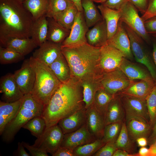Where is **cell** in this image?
<instances>
[{
  "instance_id": "6da1fadb",
  "label": "cell",
  "mask_w": 156,
  "mask_h": 156,
  "mask_svg": "<svg viewBox=\"0 0 156 156\" xmlns=\"http://www.w3.org/2000/svg\"><path fill=\"white\" fill-rule=\"evenodd\" d=\"M81 87V82L71 77L61 83L43 106L41 116L45 121L46 128L57 124L61 119L85 107Z\"/></svg>"
},
{
  "instance_id": "7a4b0ae2",
  "label": "cell",
  "mask_w": 156,
  "mask_h": 156,
  "mask_svg": "<svg viewBox=\"0 0 156 156\" xmlns=\"http://www.w3.org/2000/svg\"><path fill=\"white\" fill-rule=\"evenodd\" d=\"M34 21L20 0H0V36L31 38Z\"/></svg>"
},
{
  "instance_id": "3957f363",
  "label": "cell",
  "mask_w": 156,
  "mask_h": 156,
  "mask_svg": "<svg viewBox=\"0 0 156 156\" xmlns=\"http://www.w3.org/2000/svg\"><path fill=\"white\" fill-rule=\"evenodd\" d=\"M100 48L87 43L73 47L61 46L62 52L69 66L71 77L81 81L101 76L102 74L99 68Z\"/></svg>"
},
{
  "instance_id": "277c9868",
  "label": "cell",
  "mask_w": 156,
  "mask_h": 156,
  "mask_svg": "<svg viewBox=\"0 0 156 156\" xmlns=\"http://www.w3.org/2000/svg\"><path fill=\"white\" fill-rule=\"evenodd\" d=\"M36 75L34 86L31 94L34 98L43 106L48 102L61 83L49 66L34 58H29Z\"/></svg>"
},
{
  "instance_id": "5b68a950",
  "label": "cell",
  "mask_w": 156,
  "mask_h": 156,
  "mask_svg": "<svg viewBox=\"0 0 156 156\" xmlns=\"http://www.w3.org/2000/svg\"><path fill=\"white\" fill-rule=\"evenodd\" d=\"M43 107L31 93L24 95L18 112L6 125L1 135L3 141L9 142L12 141L17 132L29 120L41 116Z\"/></svg>"
},
{
  "instance_id": "8992f818",
  "label": "cell",
  "mask_w": 156,
  "mask_h": 156,
  "mask_svg": "<svg viewBox=\"0 0 156 156\" xmlns=\"http://www.w3.org/2000/svg\"><path fill=\"white\" fill-rule=\"evenodd\" d=\"M123 24L130 40L131 49L134 57L137 62L145 66L156 82V67L144 47L143 40L134 31Z\"/></svg>"
},
{
  "instance_id": "52a82bcc",
  "label": "cell",
  "mask_w": 156,
  "mask_h": 156,
  "mask_svg": "<svg viewBox=\"0 0 156 156\" xmlns=\"http://www.w3.org/2000/svg\"><path fill=\"white\" fill-rule=\"evenodd\" d=\"M120 10L121 15L119 21L134 31L143 40L148 42L149 35L146 32L144 22L139 16V11L135 6L129 0Z\"/></svg>"
},
{
  "instance_id": "ba28073f",
  "label": "cell",
  "mask_w": 156,
  "mask_h": 156,
  "mask_svg": "<svg viewBox=\"0 0 156 156\" xmlns=\"http://www.w3.org/2000/svg\"><path fill=\"white\" fill-rule=\"evenodd\" d=\"M99 81L101 87L109 93L116 95L128 86L130 80L118 68L103 73Z\"/></svg>"
},
{
  "instance_id": "9c48e42d",
  "label": "cell",
  "mask_w": 156,
  "mask_h": 156,
  "mask_svg": "<svg viewBox=\"0 0 156 156\" xmlns=\"http://www.w3.org/2000/svg\"><path fill=\"white\" fill-rule=\"evenodd\" d=\"M64 134L58 124L46 128L37 138L33 146L42 148L52 155L60 146Z\"/></svg>"
},
{
  "instance_id": "30bf717a",
  "label": "cell",
  "mask_w": 156,
  "mask_h": 156,
  "mask_svg": "<svg viewBox=\"0 0 156 156\" xmlns=\"http://www.w3.org/2000/svg\"><path fill=\"white\" fill-rule=\"evenodd\" d=\"M88 29L83 11H79L70 34L62 43V46L73 47L87 43L86 35Z\"/></svg>"
},
{
  "instance_id": "8fae6325",
  "label": "cell",
  "mask_w": 156,
  "mask_h": 156,
  "mask_svg": "<svg viewBox=\"0 0 156 156\" xmlns=\"http://www.w3.org/2000/svg\"><path fill=\"white\" fill-rule=\"evenodd\" d=\"M114 47L107 44L100 48L99 68L102 74L119 68L124 58Z\"/></svg>"
},
{
  "instance_id": "7c38bea8",
  "label": "cell",
  "mask_w": 156,
  "mask_h": 156,
  "mask_svg": "<svg viewBox=\"0 0 156 156\" xmlns=\"http://www.w3.org/2000/svg\"><path fill=\"white\" fill-rule=\"evenodd\" d=\"M120 96L125 114V119L138 117L149 122L146 99L122 94Z\"/></svg>"
},
{
  "instance_id": "4fadbf2b",
  "label": "cell",
  "mask_w": 156,
  "mask_h": 156,
  "mask_svg": "<svg viewBox=\"0 0 156 156\" xmlns=\"http://www.w3.org/2000/svg\"><path fill=\"white\" fill-rule=\"evenodd\" d=\"M13 75L23 94L31 93L34 86L36 75L29 59L24 61L21 68L15 71Z\"/></svg>"
},
{
  "instance_id": "5bb4252c",
  "label": "cell",
  "mask_w": 156,
  "mask_h": 156,
  "mask_svg": "<svg viewBox=\"0 0 156 156\" xmlns=\"http://www.w3.org/2000/svg\"><path fill=\"white\" fill-rule=\"evenodd\" d=\"M96 139L89 132L85 124L76 131L64 134L60 147L73 150Z\"/></svg>"
},
{
  "instance_id": "9a60e30c",
  "label": "cell",
  "mask_w": 156,
  "mask_h": 156,
  "mask_svg": "<svg viewBox=\"0 0 156 156\" xmlns=\"http://www.w3.org/2000/svg\"><path fill=\"white\" fill-rule=\"evenodd\" d=\"M107 44L118 49L123 54L124 57L130 60L133 58L131 49L130 40L123 24L119 21L116 31Z\"/></svg>"
},
{
  "instance_id": "2e32d148",
  "label": "cell",
  "mask_w": 156,
  "mask_h": 156,
  "mask_svg": "<svg viewBox=\"0 0 156 156\" xmlns=\"http://www.w3.org/2000/svg\"><path fill=\"white\" fill-rule=\"evenodd\" d=\"M86 122L88 129L96 139H101L106 125L105 118L93 104L86 109Z\"/></svg>"
},
{
  "instance_id": "e0dca14e",
  "label": "cell",
  "mask_w": 156,
  "mask_h": 156,
  "mask_svg": "<svg viewBox=\"0 0 156 156\" xmlns=\"http://www.w3.org/2000/svg\"><path fill=\"white\" fill-rule=\"evenodd\" d=\"M62 44L47 40L33 53L34 58L49 66L62 54Z\"/></svg>"
},
{
  "instance_id": "ac0fdd59",
  "label": "cell",
  "mask_w": 156,
  "mask_h": 156,
  "mask_svg": "<svg viewBox=\"0 0 156 156\" xmlns=\"http://www.w3.org/2000/svg\"><path fill=\"white\" fill-rule=\"evenodd\" d=\"M0 91L2 94L3 101L5 102L15 101L24 95L16 82L13 74H8L1 77Z\"/></svg>"
},
{
  "instance_id": "d6986e66",
  "label": "cell",
  "mask_w": 156,
  "mask_h": 156,
  "mask_svg": "<svg viewBox=\"0 0 156 156\" xmlns=\"http://www.w3.org/2000/svg\"><path fill=\"white\" fill-rule=\"evenodd\" d=\"M126 127L129 137L135 142L138 138L144 137L148 139L150 135L152 128L149 122L141 118L133 117L125 119Z\"/></svg>"
},
{
  "instance_id": "ffe728a7",
  "label": "cell",
  "mask_w": 156,
  "mask_h": 156,
  "mask_svg": "<svg viewBox=\"0 0 156 156\" xmlns=\"http://www.w3.org/2000/svg\"><path fill=\"white\" fill-rule=\"evenodd\" d=\"M0 42L4 47L12 50L24 56L38 47L31 38H20L0 36Z\"/></svg>"
},
{
  "instance_id": "44dd1931",
  "label": "cell",
  "mask_w": 156,
  "mask_h": 156,
  "mask_svg": "<svg viewBox=\"0 0 156 156\" xmlns=\"http://www.w3.org/2000/svg\"><path fill=\"white\" fill-rule=\"evenodd\" d=\"M156 84L154 80H131L128 86L118 94L146 99Z\"/></svg>"
},
{
  "instance_id": "7402d4cb",
  "label": "cell",
  "mask_w": 156,
  "mask_h": 156,
  "mask_svg": "<svg viewBox=\"0 0 156 156\" xmlns=\"http://www.w3.org/2000/svg\"><path fill=\"white\" fill-rule=\"evenodd\" d=\"M86 122V109L83 107L61 119L57 124L65 134L76 131Z\"/></svg>"
},
{
  "instance_id": "603a6c76",
  "label": "cell",
  "mask_w": 156,
  "mask_h": 156,
  "mask_svg": "<svg viewBox=\"0 0 156 156\" xmlns=\"http://www.w3.org/2000/svg\"><path fill=\"white\" fill-rule=\"evenodd\" d=\"M93 26L86 33L87 43L93 47L100 48L107 44L108 40L105 21L103 18Z\"/></svg>"
},
{
  "instance_id": "cb8c5ba5",
  "label": "cell",
  "mask_w": 156,
  "mask_h": 156,
  "mask_svg": "<svg viewBox=\"0 0 156 156\" xmlns=\"http://www.w3.org/2000/svg\"><path fill=\"white\" fill-rule=\"evenodd\" d=\"M119 68L130 81L154 80L147 69L131 62L125 57L123 59Z\"/></svg>"
},
{
  "instance_id": "d4e9b609",
  "label": "cell",
  "mask_w": 156,
  "mask_h": 156,
  "mask_svg": "<svg viewBox=\"0 0 156 156\" xmlns=\"http://www.w3.org/2000/svg\"><path fill=\"white\" fill-rule=\"evenodd\" d=\"M23 96L12 102L0 101V134L1 135L6 125L14 118L21 105Z\"/></svg>"
},
{
  "instance_id": "484cf974",
  "label": "cell",
  "mask_w": 156,
  "mask_h": 156,
  "mask_svg": "<svg viewBox=\"0 0 156 156\" xmlns=\"http://www.w3.org/2000/svg\"><path fill=\"white\" fill-rule=\"evenodd\" d=\"M97 8L105 21L108 40L111 38L116 31L121 16V11L110 8L103 4L98 5Z\"/></svg>"
},
{
  "instance_id": "4316f807",
  "label": "cell",
  "mask_w": 156,
  "mask_h": 156,
  "mask_svg": "<svg viewBox=\"0 0 156 156\" xmlns=\"http://www.w3.org/2000/svg\"><path fill=\"white\" fill-rule=\"evenodd\" d=\"M125 109L119 95H116L109 103L105 116L106 125L125 120Z\"/></svg>"
},
{
  "instance_id": "83f0119b",
  "label": "cell",
  "mask_w": 156,
  "mask_h": 156,
  "mask_svg": "<svg viewBox=\"0 0 156 156\" xmlns=\"http://www.w3.org/2000/svg\"><path fill=\"white\" fill-rule=\"evenodd\" d=\"M48 30V22L45 15L34 20L31 31V38L38 47L47 40Z\"/></svg>"
},
{
  "instance_id": "f1b7e54d",
  "label": "cell",
  "mask_w": 156,
  "mask_h": 156,
  "mask_svg": "<svg viewBox=\"0 0 156 156\" xmlns=\"http://www.w3.org/2000/svg\"><path fill=\"white\" fill-rule=\"evenodd\" d=\"M47 19L48 22L47 40L62 44L68 36L70 30L63 27L53 18L48 17Z\"/></svg>"
},
{
  "instance_id": "f546056e",
  "label": "cell",
  "mask_w": 156,
  "mask_h": 156,
  "mask_svg": "<svg viewBox=\"0 0 156 156\" xmlns=\"http://www.w3.org/2000/svg\"><path fill=\"white\" fill-rule=\"evenodd\" d=\"M100 78H90L80 81L83 89V100L86 109L93 104L96 93L101 87Z\"/></svg>"
},
{
  "instance_id": "4dcf8cb0",
  "label": "cell",
  "mask_w": 156,
  "mask_h": 156,
  "mask_svg": "<svg viewBox=\"0 0 156 156\" xmlns=\"http://www.w3.org/2000/svg\"><path fill=\"white\" fill-rule=\"evenodd\" d=\"M49 66L61 83L66 81L71 78L69 66L62 53L57 59Z\"/></svg>"
},
{
  "instance_id": "1f68e13d",
  "label": "cell",
  "mask_w": 156,
  "mask_h": 156,
  "mask_svg": "<svg viewBox=\"0 0 156 156\" xmlns=\"http://www.w3.org/2000/svg\"><path fill=\"white\" fill-rule=\"evenodd\" d=\"M84 18L88 27L94 26L103 18L92 0H81Z\"/></svg>"
},
{
  "instance_id": "d6a6232c",
  "label": "cell",
  "mask_w": 156,
  "mask_h": 156,
  "mask_svg": "<svg viewBox=\"0 0 156 156\" xmlns=\"http://www.w3.org/2000/svg\"><path fill=\"white\" fill-rule=\"evenodd\" d=\"M23 3L31 14L34 20L46 16L49 6V0H24Z\"/></svg>"
},
{
  "instance_id": "836d02e7",
  "label": "cell",
  "mask_w": 156,
  "mask_h": 156,
  "mask_svg": "<svg viewBox=\"0 0 156 156\" xmlns=\"http://www.w3.org/2000/svg\"><path fill=\"white\" fill-rule=\"evenodd\" d=\"M78 12L74 4L63 12L55 16L53 18L63 27L70 30Z\"/></svg>"
},
{
  "instance_id": "e575fe53",
  "label": "cell",
  "mask_w": 156,
  "mask_h": 156,
  "mask_svg": "<svg viewBox=\"0 0 156 156\" xmlns=\"http://www.w3.org/2000/svg\"><path fill=\"white\" fill-rule=\"evenodd\" d=\"M135 142L129 136L125 120L123 122L120 132L115 142L117 148L125 150L131 154H135L137 153Z\"/></svg>"
},
{
  "instance_id": "d590c367",
  "label": "cell",
  "mask_w": 156,
  "mask_h": 156,
  "mask_svg": "<svg viewBox=\"0 0 156 156\" xmlns=\"http://www.w3.org/2000/svg\"><path fill=\"white\" fill-rule=\"evenodd\" d=\"M115 95L109 93L101 87L96 93L93 104L105 118L108 106Z\"/></svg>"
},
{
  "instance_id": "8d00e7d4",
  "label": "cell",
  "mask_w": 156,
  "mask_h": 156,
  "mask_svg": "<svg viewBox=\"0 0 156 156\" xmlns=\"http://www.w3.org/2000/svg\"><path fill=\"white\" fill-rule=\"evenodd\" d=\"M44 119L41 116L35 117L29 120L23 128L29 131L37 138L40 137L46 128Z\"/></svg>"
},
{
  "instance_id": "74e56055",
  "label": "cell",
  "mask_w": 156,
  "mask_h": 156,
  "mask_svg": "<svg viewBox=\"0 0 156 156\" xmlns=\"http://www.w3.org/2000/svg\"><path fill=\"white\" fill-rule=\"evenodd\" d=\"M105 143L101 139H97L94 141L79 146L73 150L75 156H92Z\"/></svg>"
},
{
  "instance_id": "f35d334b",
  "label": "cell",
  "mask_w": 156,
  "mask_h": 156,
  "mask_svg": "<svg viewBox=\"0 0 156 156\" xmlns=\"http://www.w3.org/2000/svg\"><path fill=\"white\" fill-rule=\"evenodd\" d=\"M74 4L72 0H49V6L46 16L53 18Z\"/></svg>"
},
{
  "instance_id": "ab89813d",
  "label": "cell",
  "mask_w": 156,
  "mask_h": 156,
  "mask_svg": "<svg viewBox=\"0 0 156 156\" xmlns=\"http://www.w3.org/2000/svg\"><path fill=\"white\" fill-rule=\"evenodd\" d=\"M123 121L112 123L106 125L101 139L104 143L116 142L120 132Z\"/></svg>"
},
{
  "instance_id": "60d3db41",
  "label": "cell",
  "mask_w": 156,
  "mask_h": 156,
  "mask_svg": "<svg viewBox=\"0 0 156 156\" xmlns=\"http://www.w3.org/2000/svg\"><path fill=\"white\" fill-rule=\"evenodd\" d=\"M25 56L11 49L0 47V63L2 64L18 62L23 60Z\"/></svg>"
},
{
  "instance_id": "b9f144b4",
  "label": "cell",
  "mask_w": 156,
  "mask_h": 156,
  "mask_svg": "<svg viewBox=\"0 0 156 156\" xmlns=\"http://www.w3.org/2000/svg\"><path fill=\"white\" fill-rule=\"evenodd\" d=\"M149 118L152 128L156 122V84L146 99Z\"/></svg>"
},
{
  "instance_id": "7bdbcfd3",
  "label": "cell",
  "mask_w": 156,
  "mask_h": 156,
  "mask_svg": "<svg viewBox=\"0 0 156 156\" xmlns=\"http://www.w3.org/2000/svg\"><path fill=\"white\" fill-rule=\"evenodd\" d=\"M117 149L115 142H108L100 148L92 156H113Z\"/></svg>"
},
{
  "instance_id": "ee69618b",
  "label": "cell",
  "mask_w": 156,
  "mask_h": 156,
  "mask_svg": "<svg viewBox=\"0 0 156 156\" xmlns=\"http://www.w3.org/2000/svg\"><path fill=\"white\" fill-rule=\"evenodd\" d=\"M156 16V0H149L148 8L141 18L144 22L147 19Z\"/></svg>"
},
{
  "instance_id": "f6af8a7d",
  "label": "cell",
  "mask_w": 156,
  "mask_h": 156,
  "mask_svg": "<svg viewBox=\"0 0 156 156\" xmlns=\"http://www.w3.org/2000/svg\"><path fill=\"white\" fill-rule=\"evenodd\" d=\"M22 143L24 147L27 149L31 155L33 156H48L47 153L44 149L30 145L27 143L23 141Z\"/></svg>"
},
{
  "instance_id": "bcb514c9",
  "label": "cell",
  "mask_w": 156,
  "mask_h": 156,
  "mask_svg": "<svg viewBox=\"0 0 156 156\" xmlns=\"http://www.w3.org/2000/svg\"><path fill=\"white\" fill-rule=\"evenodd\" d=\"M146 30L150 35L156 34V16L149 18L144 22Z\"/></svg>"
},
{
  "instance_id": "7dc6e473",
  "label": "cell",
  "mask_w": 156,
  "mask_h": 156,
  "mask_svg": "<svg viewBox=\"0 0 156 156\" xmlns=\"http://www.w3.org/2000/svg\"><path fill=\"white\" fill-rule=\"evenodd\" d=\"M142 15L146 11L149 0H129Z\"/></svg>"
},
{
  "instance_id": "c3c4849f",
  "label": "cell",
  "mask_w": 156,
  "mask_h": 156,
  "mask_svg": "<svg viewBox=\"0 0 156 156\" xmlns=\"http://www.w3.org/2000/svg\"><path fill=\"white\" fill-rule=\"evenodd\" d=\"M129 0H107L103 4L108 8L116 10H120L122 5Z\"/></svg>"
},
{
  "instance_id": "681fc988",
  "label": "cell",
  "mask_w": 156,
  "mask_h": 156,
  "mask_svg": "<svg viewBox=\"0 0 156 156\" xmlns=\"http://www.w3.org/2000/svg\"><path fill=\"white\" fill-rule=\"evenodd\" d=\"M52 155L53 156H75L73 150L60 147Z\"/></svg>"
},
{
  "instance_id": "f907efd6",
  "label": "cell",
  "mask_w": 156,
  "mask_h": 156,
  "mask_svg": "<svg viewBox=\"0 0 156 156\" xmlns=\"http://www.w3.org/2000/svg\"><path fill=\"white\" fill-rule=\"evenodd\" d=\"M147 140L148 144L149 146L156 142V122L152 128L151 134Z\"/></svg>"
},
{
  "instance_id": "816d5d0a",
  "label": "cell",
  "mask_w": 156,
  "mask_h": 156,
  "mask_svg": "<svg viewBox=\"0 0 156 156\" xmlns=\"http://www.w3.org/2000/svg\"><path fill=\"white\" fill-rule=\"evenodd\" d=\"M113 156H138V153L134 154H131L125 150L117 149Z\"/></svg>"
},
{
  "instance_id": "f5cc1de1",
  "label": "cell",
  "mask_w": 156,
  "mask_h": 156,
  "mask_svg": "<svg viewBox=\"0 0 156 156\" xmlns=\"http://www.w3.org/2000/svg\"><path fill=\"white\" fill-rule=\"evenodd\" d=\"M24 147L22 142L18 143L17 149V155L20 156H29L30 154L27 153L24 149Z\"/></svg>"
},
{
  "instance_id": "db71d44e",
  "label": "cell",
  "mask_w": 156,
  "mask_h": 156,
  "mask_svg": "<svg viewBox=\"0 0 156 156\" xmlns=\"http://www.w3.org/2000/svg\"><path fill=\"white\" fill-rule=\"evenodd\" d=\"M135 142L138 146L140 147H145L148 145L147 139L144 137L138 138L136 140Z\"/></svg>"
},
{
  "instance_id": "11a10c76",
  "label": "cell",
  "mask_w": 156,
  "mask_h": 156,
  "mask_svg": "<svg viewBox=\"0 0 156 156\" xmlns=\"http://www.w3.org/2000/svg\"><path fill=\"white\" fill-rule=\"evenodd\" d=\"M149 150L145 147H141L138 153V156H149Z\"/></svg>"
},
{
  "instance_id": "9f6ffc18",
  "label": "cell",
  "mask_w": 156,
  "mask_h": 156,
  "mask_svg": "<svg viewBox=\"0 0 156 156\" xmlns=\"http://www.w3.org/2000/svg\"><path fill=\"white\" fill-rule=\"evenodd\" d=\"M149 156H156V142L150 146Z\"/></svg>"
},
{
  "instance_id": "6f0895ef",
  "label": "cell",
  "mask_w": 156,
  "mask_h": 156,
  "mask_svg": "<svg viewBox=\"0 0 156 156\" xmlns=\"http://www.w3.org/2000/svg\"><path fill=\"white\" fill-rule=\"evenodd\" d=\"M77 8L79 11L83 12V9L82 6L81 0H72Z\"/></svg>"
},
{
  "instance_id": "680465c9",
  "label": "cell",
  "mask_w": 156,
  "mask_h": 156,
  "mask_svg": "<svg viewBox=\"0 0 156 156\" xmlns=\"http://www.w3.org/2000/svg\"><path fill=\"white\" fill-rule=\"evenodd\" d=\"M153 60L156 67V41L153 44Z\"/></svg>"
},
{
  "instance_id": "91938a15",
  "label": "cell",
  "mask_w": 156,
  "mask_h": 156,
  "mask_svg": "<svg viewBox=\"0 0 156 156\" xmlns=\"http://www.w3.org/2000/svg\"><path fill=\"white\" fill-rule=\"evenodd\" d=\"M94 2L100 3L101 4L104 3L107 0H92Z\"/></svg>"
},
{
  "instance_id": "94428289",
  "label": "cell",
  "mask_w": 156,
  "mask_h": 156,
  "mask_svg": "<svg viewBox=\"0 0 156 156\" xmlns=\"http://www.w3.org/2000/svg\"><path fill=\"white\" fill-rule=\"evenodd\" d=\"M151 36L156 38V34H152L150 35Z\"/></svg>"
},
{
  "instance_id": "6125c7cd",
  "label": "cell",
  "mask_w": 156,
  "mask_h": 156,
  "mask_svg": "<svg viewBox=\"0 0 156 156\" xmlns=\"http://www.w3.org/2000/svg\"><path fill=\"white\" fill-rule=\"evenodd\" d=\"M22 2H23L24 0H20Z\"/></svg>"
}]
</instances>
